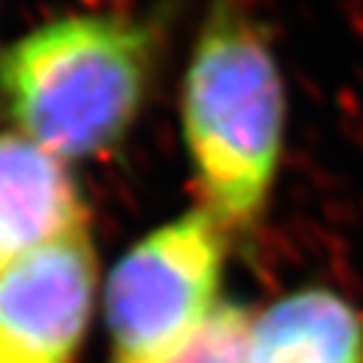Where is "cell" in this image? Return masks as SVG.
I'll use <instances>...</instances> for the list:
<instances>
[{"mask_svg":"<svg viewBox=\"0 0 363 363\" xmlns=\"http://www.w3.org/2000/svg\"><path fill=\"white\" fill-rule=\"evenodd\" d=\"M183 135L208 213L247 232L267 208L286 140V86L267 33L213 0L183 81Z\"/></svg>","mask_w":363,"mask_h":363,"instance_id":"obj_1","label":"cell"},{"mask_svg":"<svg viewBox=\"0 0 363 363\" xmlns=\"http://www.w3.org/2000/svg\"><path fill=\"white\" fill-rule=\"evenodd\" d=\"M151 27L121 16H65L0 52V105L16 135L54 159L113 151L154 73Z\"/></svg>","mask_w":363,"mask_h":363,"instance_id":"obj_2","label":"cell"},{"mask_svg":"<svg viewBox=\"0 0 363 363\" xmlns=\"http://www.w3.org/2000/svg\"><path fill=\"white\" fill-rule=\"evenodd\" d=\"M223 226L205 208L145 234L105 283L111 363H181L218 312Z\"/></svg>","mask_w":363,"mask_h":363,"instance_id":"obj_3","label":"cell"},{"mask_svg":"<svg viewBox=\"0 0 363 363\" xmlns=\"http://www.w3.org/2000/svg\"><path fill=\"white\" fill-rule=\"evenodd\" d=\"M94 296L97 256L81 220L0 274V363H73Z\"/></svg>","mask_w":363,"mask_h":363,"instance_id":"obj_4","label":"cell"},{"mask_svg":"<svg viewBox=\"0 0 363 363\" xmlns=\"http://www.w3.org/2000/svg\"><path fill=\"white\" fill-rule=\"evenodd\" d=\"M81 220L84 199L65 162L22 135H0V274Z\"/></svg>","mask_w":363,"mask_h":363,"instance_id":"obj_5","label":"cell"},{"mask_svg":"<svg viewBox=\"0 0 363 363\" xmlns=\"http://www.w3.org/2000/svg\"><path fill=\"white\" fill-rule=\"evenodd\" d=\"M247 363H363V312L325 286L298 288L250 318Z\"/></svg>","mask_w":363,"mask_h":363,"instance_id":"obj_6","label":"cell"},{"mask_svg":"<svg viewBox=\"0 0 363 363\" xmlns=\"http://www.w3.org/2000/svg\"><path fill=\"white\" fill-rule=\"evenodd\" d=\"M250 315L237 304H220L208 331L181 363H247L245 342Z\"/></svg>","mask_w":363,"mask_h":363,"instance_id":"obj_7","label":"cell"}]
</instances>
